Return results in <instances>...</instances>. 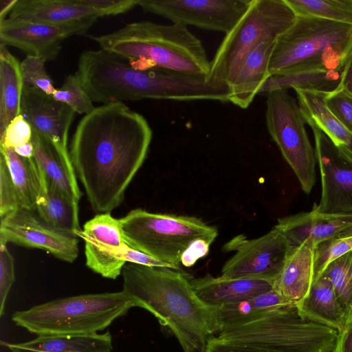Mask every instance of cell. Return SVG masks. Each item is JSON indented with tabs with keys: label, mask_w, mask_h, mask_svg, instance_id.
<instances>
[{
	"label": "cell",
	"mask_w": 352,
	"mask_h": 352,
	"mask_svg": "<svg viewBox=\"0 0 352 352\" xmlns=\"http://www.w3.org/2000/svg\"><path fill=\"white\" fill-rule=\"evenodd\" d=\"M151 140L146 120L124 102L103 104L80 120L69 155L94 212L111 213L121 204Z\"/></svg>",
	"instance_id": "6da1fadb"
},
{
	"label": "cell",
	"mask_w": 352,
	"mask_h": 352,
	"mask_svg": "<svg viewBox=\"0 0 352 352\" xmlns=\"http://www.w3.org/2000/svg\"><path fill=\"white\" fill-rule=\"evenodd\" d=\"M93 102L109 104L143 99L228 102L226 85L159 68L137 69L102 49L83 52L75 73Z\"/></svg>",
	"instance_id": "7a4b0ae2"
},
{
	"label": "cell",
	"mask_w": 352,
	"mask_h": 352,
	"mask_svg": "<svg viewBox=\"0 0 352 352\" xmlns=\"http://www.w3.org/2000/svg\"><path fill=\"white\" fill-rule=\"evenodd\" d=\"M122 276V291L134 306L147 310L168 328L184 352H205L219 324L215 307L199 299L188 275L170 268L126 263Z\"/></svg>",
	"instance_id": "3957f363"
},
{
	"label": "cell",
	"mask_w": 352,
	"mask_h": 352,
	"mask_svg": "<svg viewBox=\"0 0 352 352\" xmlns=\"http://www.w3.org/2000/svg\"><path fill=\"white\" fill-rule=\"evenodd\" d=\"M91 38L100 49L127 59L135 68H159L208 78L210 61L206 50L187 27L139 21Z\"/></svg>",
	"instance_id": "277c9868"
},
{
	"label": "cell",
	"mask_w": 352,
	"mask_h": 352,
	"mask_svg": "<svg viewBox=\"0 0 352 352\" xmlns=\"http://www.w3.org/2000/svg\"><path fill=\"white\" fill-rule=\"evenodd\" d=\"M352 53V26L330 20L297 16L276 40L270 76L325 70L343 72Z\"/></svg>",
	"instance_id": "5b68a950"
},
{
	"label": "cell",
	"mask_w": 352,
	"mask_h": 352,
	"mask_svg": "<svg viewBox=\"0 0 352 352\" xmlns=\"http://www.w3.org/2000/svg\"><path fill=\"white\" fill-rule=\"evenodd\" d=\"M134 307L124 291L82 294L16 311L12 320L38 336H86L105 329Z\"/></svg>",
	"instance_id": "8992f818"
},
{
	"label": "cell",
	"mask_w": 352,
	"mask_h": 352,
	"mask_svg": "<svg viewBox=\"0 0 352 352\" xmlns=\"http://www.w3.org/2000/svg\"><path fill=\"white\" fill-rule=\"evenodd\" d=\"M119 220L130 247L179 270L182 257L195 249L210 248L218 235L215 227L201 219L141 208L131 210Z\"/></svg>",
	"instance_id": "52a82bcc"
},
{
	"label": "cell",
	"mask_w": 352,
	"mask_h": 352,
	"mask_svg": "<svg viewBox=\"0 0 352 352\" xmlns=\"http://www.w3.org/2000/svg\"><path fill=\"white\" fill-rule=\"evenodd\" d=\"M216 337L270 352H333L339 333L302 318L296 306L287 305L223 327Z\"/></svg>",
	"instance_id": "ba28073f"
},
{
	"label": "cell",
	"mask_w": 352,
	"mask_h": 352,
	"mask_svg": "<svg viewBox=\"0 0 352 352\" xmlns=\"http://www.w3.org/2000/svg\"><path fill=\"white\" fill-rule=\"evenodd\" d=\"M297 16L285 0H251L210 61L208 80L230 85L243 59L261 43L276 38Z\"/></svg>",
	"instance_id": "9c48e42d"
},
{
	"label": "cell",
	"mask_w": 352,
	"mask_h": 352,
	"mask_svg": "<svg viewBox=\"0 0 352 352\" xmlns=\"http://www.w3.org/2000/svg\"><path fill=\"white\" fill-rule=\"evenodd\" d=\"M287 90L276 89L265 94L266 125L302 190L309 194L316 182L315 149L307 133L298 102Z\"/></svg>",
	"instance_id": "30bf717a"
},
{
	"label": "cell",
	"mask_w": 352,
	"mask_h": 352,
	"mask_svg": "<svg viewBox=\"0 0 352 352\" xmlns=\"http://www.w3.org/2000/svg\"><path fill=\"white\" fill-rule=\"evenodd\" d=\"M234 254L223 265L220 276L273 280L282 270L293 250L276 226L264 235L248 239L243 234L232 238L223 247Z\"/></svg>",
	"instance_id": "8fae6325"
},
{
	"label": "cell",
	"mask_w": 352,
	"mask_h": 352,
	"mask_svg": "<svg viewBox=\"0 0 352 352\" xmlns=\"http://www.w3.org/2000/svg\"><path fill=\"white\" fill-rule=\"evenodd\" d=\"M251 0H138L144 12L173 23L226 34L247 10Z\"/></svg>",
	"instance_id": "7c38bea8"
},
{
	"label": "cell",
	"mask_w": 352,
	"mask_h": 352,
	"mask_svg": "<svg viewBox=\"0 0 352 352\" xmlns=\"http://www.w3.org/2000/svg\"><path fill=\"white\" fill-rule=\"evenodd\" d=\"M309 126L314 136L322 182L320 201L312 209L321 214L351 213L352 158L316 126Z\"/></svg>",
	"instance_id": "4fadbf2b"
},
{
	"label": "cell",
	"mask_w": 352,
	"mask_h": 352,
	"mask_svg": "<svg viewBox=\"0 0 352 352\" xmlns=\"http://www.w3.org/2000/svg\"><path fill=\"white\" fill-rule=\"evenodd\" d=\"M0 219V244L38 248L68 263L78 256L77 236L50 227L32 211L19 208Z\"/></svg>",
	"instance_id": "5bb4252c"
},
{
	"label": "cell",
	"mask_w": 352,
	"mask_h": 352,
	"mask_svg": "<svg viewBox=\"0 0 352 352\" xmlns=\"http://www.w3.org/2000/svg\"><path fill=\"white\" fill-rule=\"evenodd\" d=\"M97 20L53 25L21 19L0 22L1 44L18 48L46 61L57 58L64 40L85 33Z\"/></svg>",
	"instance_id": "9a60e30c"
},
{
	"label": "cell",
	"mask_w": 352,
	"mask_h": 352,
	"mask_svg": "<svg viewBox=\"0 0 352 352\" xmlns=\"http://www.w3.org/2000/svg\"><path fill=\"white\" fill-rule=\"evenodd\" d=\"M21 114L33 131L52 144L67 169L76 175L67 147L69 130L75 111L52 95L23 86Z\"/></svg>",
	"instance_id": "2e32d148"
},
{
	"label": "cell",
	"mask_w": 352,
	"mask_h": 352,
	"mask_svg": "<svg viewBox=\"0 0 352 352\" xmlns=\"http://www.w3.org/2000/svg\"><path fill=\"white\" fill-rule=\"evenodd\" d=\"M275 226L294 248L308 238L317 244L352 227V212L321 214L312 209L280 218Z\"/></svg>",
	"instance_id": "e0dca14e"
},
{
	"label": "cell",
	"mask_w": 352,
	"mask_h": 352,
	"mask_svg": "<svg viewBox=\"0 0 352 352\" xmlns=\"http://www.w3.org/2000/svg\"><path fill=\"white\" fill-rule=\"evenodd\" d=\"M316 243L308 238L293 248L273 281V289L289 305L296 306L307 295L314 280Z\"/></svg>",
	"instance_id": "ac0fdd59"
},
{
	"label": "cell",
	"mask_w": 352,
	"mask_h": 352,
	"mask_svg": "<svg viewBox=\"0 0 352 352\" xmlns=\"http://www.w3.org/2000/svg\"><path fill=\"white\" fill-rule=\"evenodd\" d=\"M192 289L205 305L218 307L253 298L273 289V280L225 278L207 275L190 278Z\"/></svg>",
	"instance_id": "d6986e66"
},
{
	"label": "cell",
	"mask_w": 352,
	"mask_h": 352,
	"mask_svg": "<svg viewBox=\"0 0 352 352\" xmlns=\"http://www.w3.org/2000/svg\"><path fill=\"white\" fill-rule=\"evenodd\" d=\"M276 40L264 41L243 59L230 84L229 102L246 109L270 78L268 67Z\"/></svg>",
	"instance_id": "ffe728a7"
},
{
	"label": "cell",
	"mask_w": 352,
	"mask_h": 352,
	"mask_svg": "<svg viewBox=\"0 0 352 352\" xmlns=\"http://www.w3.org/2000/svg\"><path fill=\"white\" fill-rule=\"evenodd\" d=\"M101 13L81 4L79 0H18L9 18L62 25L98 20Z\"/></svg>",
	"instance_id": "44dd1931"
},
{
	"label": "cell",
	"mask_w": 352,
	"mask_h": 352,
	"mask_svg": "<svg viewBox=\"0 0 352 352\" xmlns=\"http://www.w3.org/2000/svg\"><path fill=\"white\" fill-rule=\"evenodd\" d=\"M294 91L305 123L316 126L352 158V132L329 109L324 100L325 92L301 89Z\"/></svg>",
	"instance_id": "7402d4cb"
},
{
	"label": "cell",
	"mask_w": 352,
	"mask_h": 352,
	"mask_svg": "<svg viewBox=\"0 0 352 352\" xmlns=\"http://www.w3.org/2000/svg\"><path fill=\"white\" fill-rule=\"evenodd\" d=\"M296 307L302 318L331 327L339 333L349 322L331 282L323 275L313 282L306 297Z\"/></svg>",
	"instance_id": "603a6c76"
},
{
	"label": "cell",
	"mask_w": 352,
	"mask_h": 352,
	"mask_svg": "<svg viewBox=\"0 0 352 352\" xmlns=\"http://www.w3.org/2000/svg\"><path fill=\"white\" fill-rule=\"evenodd\" d=\"M11 352H110L109 331L86 336H38L20 343H5Z\"/></svg>",
	"instance_id": "cb8c5ba5"
},
{
	"label": "cell",
	"mask_w": 352,
	"mask_h": 352,
	"mask_svg": "<svg viewBox=\"0 0 352 352\" xmlns=\"http://www.w3.org/2000/svg\"><path fill=\"white\" fill-rule=\"evenodd\" d=\"M0 151L15 186L21 208L32 212L36 210L37 201L46 183L43 170L34 157H21L13 148L0 146Z\"/></svg>",
	"instance_id": "d4e9b609"
},
{
	"label": "cell",
	"mask_w": 352,
	"mask_h": 352,
	"mask_svg": "<svg viewBox=\"0 0 352 352\" xmlns=\"http://www.w3.org/2000/svg\"><path fill=\"white\" fill-rule=\"evenodd\" d=\"M36 210L38 217L50 227L78 237V233L81 230L78 217V202L62 192L47 179L37 201Z\"/></svg>",
	"instance_id": "484cf974"
},
{
	"label": "cell",
	"mask_w": 352,
	"mask_h": 352,
	"mask_svg": "<svg viewBox=\"0 0 352 352\" xmlns=\"http://www.w3.org/2000/svg\"><path fill=\"white\" fill-rule=\"evenodd\" d=\"M20 63L7 49L0 45V136L8 125L21 114L23 83Z\"/></svg>",
	"instance_id": "4316f807"
},
{
	"label": "cell",
	"mask_w": 352,
	"mask_h": 352,
	"mask_svg": "<svg viewBox=\"0 0 352 352\" xmlns=\"http://www.w3.org/2000/svg\"><path fill=\"white\" fill-rule=\"evenodd\" d=\"M33 157L46 179L78 202L82 195L77 177L65 166L52 144L32 130Z\"/></svg>",
	"instance_id": "83f0119b"
},
{
	"label": "cell",
	"mask_w": 352,
	"mask_h": 352,
	"mask_svg": "<svg viewBox=\"0 0 352 352\" xmlns=\"http://www.w3.org/2000/svg\"><path fill=\"white\" fill-rule=\"evenodd\" d=\"M287 304L274 289L234 303L215 307L221 329L250 321Z\"/></svg>",
	"instance_id": "f1b7e54d"
},
{
	"label": "cell",
	"mask_w": 352,
	"mask_h": 352,
	"mask_svg": "<svg viewBox=\"0 0 352 352\" xmlns=\"http://www.w3.org/2000/svg\"><path fill=\"white\" fill-rule=\"evenodd\" d=\"M81 230L77 236L85 243L86 265L104 278L116 279L122 274V268L126 263L124 248L127 243L121 248H116L98 242L83 234Z\"/></svg>",
	"instance_id": "f546056e"
},
{
	"label": "cell",
	"mask_w": 352,
	"mask_h": 352,
	"mask_svg": "<svg viewBox=\"0 0 352 352\" xmlns=\"http://www.w3.org/2000/svg\"><path fill=\"white\" fill-rule=\"evenodd\" d=\"M297 16L321 18L352 26V0H285Z\"/></svg>",
	"instance_id": "4dcf8cb0"
},
{
	"label": "cell",
	"mask_w": 352,
	"mask_h": 352,
	"mask_svg": "<svg viewBox=\"0 0 352 352\" xmlns=\"http://www.w3.org/2000/svg\"><path fill=\"white\" fill-rule=\"evenodd\" d=\"M330 280L336 294L346 312L348 323L352 321V252L331 261L322 274ZM320 275V276H321Z\"/></svg>",
	"instance_id": "1f68e13d"
},
{
	"label": "cell",
	"mask_w": 352,
	"mask_h": 352,
	"mask_svg": "<svg viewBox=\"0 0 352 352\" xmlns=\"http://www.w3.org/2000/svg\"><path fill=\"white\" fill-rule=\"evenodd\" d=\"M352 250V227L315 245L314 256V280L322 274L326 267L333 260Z\"/></svg>",
	"instance_id": "d6a6232c"
},
{
	"label": "cell",
	"mask_w": 352,
	"mask_h": 352,
	"mask_svg": "<svg viewBox=\"0 0 352 352\" xmlns=\"http://www.w3.org/2000/svg\"><path fill=\"white\" fill-rule=\"evenodd\" d=\"M81 232L102 243L121 248L124 240L120 220L112 217L110 212L99 213L87 221Z\"/></svg>",
	"instance_id": "836d02e7"
},
{
	"label": "cell",
	"mask_w": 352,
	"mask_h": 352,
	"mask_svg": "<svg viewBox=\"0 0 352 352\" xmlns=\"http://www.w3.org/2000/svg\"><path fill=\"white\" fill-rule=\"evenodd\" d=\"M52 96L80 114H88L96 108L76 74L67 76L63 85L56 89Z\"/></svg>",
	"instance_id": "e575fe53"
},
{
	"label": "cell",
	"mask_w": 352,
	"mask_h": 352,
	"mask_svg": "<svg viewBox=\"0 0 352 352\" xmlns=\"http://www.w3.org/2000/svg\"><path fill=\"white\" fill-rule=\"evenodd\" d=\"M45 62L43 58L28 55L20 63L22 80L24 87H34L52 95L56 88L47 73Z\"/></svg>",
	"instance_id": "d590c367"
},
{
	"label": "cell",
	"mask_w": 352,
	"mask_h": 352,
	"mask_svg": "<svg viewBox=\"0 0 352 352\" xmlns=\"http://www.w3.org/2000/svg\"><path fill=\"white\" fill-rule=\"evenodd\" d=\"M325 103L331 113L352 132V96L339 84L329 92H325Z\"/></svg>",
	"instance_id": "8d00e7d4"
},
{
	"label": "cell",
	"mask_w": 352,
	"mask_h": 352,
	"mask_svg": "<svg viewBox=\"0 0 352 352\" xmlns=\"http://www.w3.org/2000/svg\"><path fill=\"white\" fill-rule=\"evenodd\" d=\"M21 208L18 194L6 162L0 155V219Z\"/></svg>",
	"instance_id": "74e56055"
},
{
	"label": "cell",
	"mask_w": 352,
	"mask_h": 352,
	"mask_svg": "<svg viewBox=\"0 0 352 352\" xmlns=\"http://www.w3.org/2000/svg\"><path fill=\"white\" fill-rule=\"evenodd\" d=\"M32 129L23 115L14 118L0 136V146L16 148L31 142Z\"/></svg>",
	"instance_id": "f35d334b"
},
{
	"label": "cell",
	"mask_w": 352,
	"mask_h": 352,
	"mask_svg": "<svg viewBox=\"0 0 352 352\" xmlns=\"http://www.w3.org/2000/svg\"><path fill=\"white\" fill-rule=\"evenodd\" d=\"M14 258L6 245L0 244V316L3 314L8 294L14 282Z\"/></svg>",
	"instance_id": "ab89813d"
},
{
	"label": "cell",
	"mask_w": 352,
	"mask_h": 352,
	"mask_svg": "<svg viewBox=\"0 0 352 352\" xmlns=\"http://www.w3.org/2000/svg\"><path fill=\"white\" fill-rule=\"evenodd\" d=\"M85 6L99 11L102 17L124 13L138 6V0H79Z\"/></svg>",
	"instance_id": "60d3db41"
},
{
	"label": "cell",
	"mask_w": 352,
	"mask_h": 352,
	"mask_svg": "<svg viewBox=\"0 0 352 352\" xmlns=\"http://www.w3.org/2000/svg\"><path fill=\"white\" fill-rule=\"evenodd\" d=\"M205 352H270L263 349L232 343L211 337L207 344Z\"/></svg>",
	"instance_id": "b9f144b4"
},
{
	"label": "cell",
	"mask_w": 352,
	"mask_h": 352,
	"mask_svg": "<svg viewBox=\"0 0 352 352\" xmlns=\"http://www.w3.org/2000/svg\"><path fill=\"white\" fill-rule=\"evenodd\" d=\"M333 352H352V321L349 322L344 331L339 333Z\"/></svg>",
	"instance_id": "7bdbcfd3"
},
{
	"label": "cell",
	"mask_w": 352,
	"mask_h": 352,
	"mask_svg": "<svg viewBox=\"0 0 352 352\" xmlns=\"http://www.w3.org/2000/svg\"><path fill=\"white\" fill-rule=\"evenodd\" d=\"M340 84L352 96V53L344 69Z\"/></svg>",
	"instance_id": "ee69618b"
},
{
	"label": "cell",
	"mask_w": 352,
	"mask_h": 352,
	"mask_svg": "<svg viewBox=\"0 0 352 352\" xmlns=\"http://www.w3.org/2000/svg\"><path fill=\"white\" fill-rule=\"evenodd\" d=\"M18 0L0 1V22L6 19V16L11 12Z\"/></svg>",
	"instance_id": "f6af8a7d"
},
{
	"label": "cell",
	"mask_w": 352,
	"mask_h": 352,
	"mask_svg": "<svg viewBox=\"0 0 352 352\" xmlns=\"http://www.w3.org/2000/svg\"><path fill=\"white\" fill-rule=\"evenodd\" d=\"M15 152L21 157L30 158L33 157L34 151L32 142L14 148Z\"/></svg>",
	"instance_id": "bcb514c9"
},
{
	"label": "cell",
	"mask_w": 352,
	"mask_h": 352,
	"mask_svg": "<svg viewBox=\"0 0 352 352\" xmlns=\"http://www.w3.org/2000/svg\"><path fill=\"white\" fill-rule=\"evenodd\" d=\"M351 252H352V250H351Z\"/></svg>",
	"instance_id": "7dc6e473"
}]
</instances>
